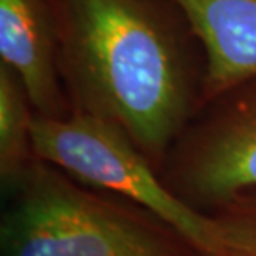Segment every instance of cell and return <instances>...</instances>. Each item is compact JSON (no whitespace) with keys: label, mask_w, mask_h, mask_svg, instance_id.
<instances>
[{"label":"cell","mask_w":256,"mask_h":256,"mask_svg":"<svg viewBox=\"0 0 256 256\" xmlns=\"http://www.w3.org/2000/svg\"><path fill=\"white\" fill-rule=\"evenodd\" d=\"M74 112L114 122L152 163L200 105L175 30L152 0H50Z\"/></svg>","instance_id":"obj_1"},{"label":"cell","mask_w":256,"mask_h":256,"mask_svg":"<svg viewBox=\"0 0 256 256\" xmlns=\"http://www.w3.org/2000/svg\"><path fill=\"white\" fill-rule=\"evenodd\" d=\"M32 148L38 160L160 218L198 256H223L214 220L173 193L150 158L114 122L85 112L64 118L34 112Z\"/></svg>","instance_id":"obj_3"},{"label":"cell","mask_w":256,"mask_h":256,"mask_svg":"<svg viewBox=\"0 0 256 256\" xmlns=\"http://www.w3.org/2000/svg\"><path fill=\"white\" fill-rule=\"evenodd\" d=\"M206 105L213 106L172 146L165 182L200 212L256 193V78Z\"/></svg>","instance_id":"obj_4"},{"label":"cell","mask_w":256,"mask_h":256,"mask_svg":"<svg viewBox=\"0 0 256 256\" xmlns=\"http://www.w3.org/2000/svg\"><path fill=\"white\" fill-rule=\"evenodd\" d=\"M10 186L2 256H198L146 210L85 190L38 158Z\"/></svg>","instance_id":"obj_2"},{"label":"cell","mask_w":256,"mask_h":256,"mask_svg":"<svg viewBox=\"0 0 256 256\" xmlns=\"http://www.w3.org/2000/svg\"><path fill=\"white\" fill-rule=\"evenodd\" d=\"M0 58L22 82L35 114L64 118L58 37L50 0H0Z\"/></svg>","instance_id":"obj_5"},{"label":"cell","mask_w":256,"mask_h":256,"mask_svg":"<svg viewBox=\"0 0 256 256\" xmlns=\"http://www.w3.org/2000/svg\"><path fill=\"white\" fill-rule=\"evenodd\" d=\"M204 52L200 105L256 78V0H172Z\"/></svg>","instance_id":"obj_6"},{"label":"cell","mask_w":256,"mask_h":256,"mask_svg":"<svg viewBox=\"0 0 256 256\" xmlns=\"http://www.w3.org/2000/svg\"><path fill=\"white\" fill-rule=\"evenodd\" d=\"M214 220L223 256H256V193H246L208 213Z\"/></svg>","instance_id":"obj_8"},{"label":"cell","mask_w":256,"mask_h":256,"mask_svg":"<svg viewBox=\"0 0 256 256\" xmlns=\"http://www.w3.org/2000/svg\"><path fill=\"white\" fill-rule=\"evenodd\" d=\"M34 108L22 82L0 64V175L12 185L35 160L32 148Z\"/></svg>","instance_id":"obj_7"}]
</instances>
